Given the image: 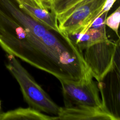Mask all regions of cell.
<instances>
[{"instance_id":"1","label":"cell","mask_w":120,"mask_h":120,"mask_svg":"<svg viewBox=\"0 0 120 120\" xmlns=\"http://www.w3.org/2000/svg\"><path fill=\"white\" fill-rule=\"evenodd\" d=\"M0 47L59 80L78 79L85 66L82 52L69 36L38 22L15 0H0Z\"/></svg>"},{"instance_id":"2","label":"cell","mask_w":120,"mask_h":120,"mask_svg":"<svg viewBox=\"0 0 120 120\" xmlns=\"http://www.w3.org/2000/svg\"><path fill=\"white\" fill-rule=\"evenodd\" d=\"M6 57L5 67L18 82L28 106L43 113L58 116L60 107L52 99L16 57L8 54Z\"/></svg>"},{"instance_id":"3","label":"cell","mask_w":120,"mask_h":120,"mask_svg":"<svg viewBox=\"0 0 120 120\" xmlns=\"http://www.w3.org/2000/svg\"><path fill=\"white\" fill-rule=\"evenodd\" d=\"M93 78V76L90 71L77 81L60 80L64 106L102 105L103 104L98 83Z\"/></svg>"},{"instance_id":"4","label":"cell","mask_w":120,"mask_h":120,"mask_svg":"<svg viewBox=\"0 0 120 120\" xmlns=\"http://www.w3.org/2000/svg\"><path fill=\"white\" fill-rule=\"evenodd\" d=\"M98 85L103 105L114 120H120V39L119 38L116 40L112 64Z\"/></svg>"},{"instance_id":"5","label":"cell","mask_w":120,"mask_h":120,"mask_svg":"<svg viewBox=\"0 0 120 120\" xmlns=\"http://www.w3.org/2000/svg\"><path fill=\"white\" fill-rule=\"evenodd\" d=\"M105 0H93L75 8L58 22L60 30L69 36L85 32L98 17Z\"/></svg>"},{"instance_id":"6","label":"cell","mask_w":120,"mask_h":120,"mask_svg":"<svg viewBox=\"0 0 120 120\" xmlns=\"http://www.w3.org/2000/svg\"><path fill=\"white\" fill-rule=\"evenodd\" d=\"M115 46L116 41L108 39L84 50L83 57L86 65L98 83L100 82L112 64Z\"/></svg>"},{"instance_id":"7","label":"cell","mask_w":120,"mask_h":120,"mask_svg":"<svg viewBox=\"0 0 120 120\" xmlns=\"http://www.w3.org/2000/svg\"><path fill=\"white\" fill-rule=\"evenodd\" d=\"M57 117V120H114L103 105L100 106L60 107Z\"/></svg>"},{"instance_id":"8","label":"cell","mask_w":120,"mask_h":120,"mask_svg":"<svg viewBox=\"0 0 120 120\" xmlns=\"http://www.w3.org/2000/svg\"><path fill=\"white\" fill-rule=\"evenodd\" d=\"M19 7L33 19L48 28L60 32L56 15L51 10L37 6L22 3Z\"/></svg>"},{"instance_id":"9","label":"cell","mask_w":120,"mask_h":120,"mask_svg":"<svg viewBox=\"0 0 120 120\" xmlns=\"http://www.w3.org/2000/svg\"><path fill=\"white\" fill-rule=\"evenodd\" d=\"M57 120V116H50L30 107H18L0 113V120Z\"/></svg>"},{"instance_id":"10","label":"cell","mask_w":120,"mask_h":120,"mask_svg":"<svg viewBox=\"0 0 120 120\" xmlns=\"http://www.w3.org/2000/svg\"><path fill=\"white\" fill-rule=\"evenodd\" d=\"M86 32L87 33V39L84 50L92 45L109 39L107 36L105 28L102 29L90 28Z\"/></svg>"},{"instance_id":"11","label":"cell","mask_w":120,"mask_h":120,"mask_svg":"<svg viewBox=\"0 0 120 120\" xmlns=\"http://www.w3.org/2000/svg\"><path fill=\"white\" fill-rule=\"evenodd\" d=\"M79 0H50V10L57 16L71 8Z\"/></svg>"},{"instance_id":"12","label":"cell","mask_w":120,"mask_h":120,"mask_svg":"<svg viewBox=\"0 0 120 120\" xmlns=\"http://www.w3.org/2000/svg\"><path fill=\"white\" fill-rule=\"evenodd\" d=\"M105 25L112 30L118 37V30L120 25V5L112 13L107 16Z\"/></svg>"},{"instance_id":"13","label":"cell","mask_w":120,"mask_h":120,"mask_svg":"<svg viewBox=\"0 0 120 120\" xmlns=\"http://www.w3.org/2000/svg\"><path fill=\"white\" fill-rule=\"evenodd\" d=\"M108 12H105L97 17L92 22L90 28L95 29H102L105 28V20Z\"/></svg>"},{"instance_id":"14","label":"cell","mask_w":120,"mask_h":120,"mask_svg":"<svg viewBox=\"0 0 120 120\" xmlns=\"http://www.w3.org/2000/svg\"><path fill=\"white\" fill-rule=\"evenodd\" d=\"M19 4L22 3H25L28 5H30L32 6H37V5L36 0H15Z\"/></svg>"},{"instance_id":"15","label":"cell","mask_w":120,"mask_h":120,"mask_svg":"<svg viewBox=\"0 0 120 120\" xmlns=\"http://www.w3.org/2000/svg\"><path fill=\"white\" fill-rule=\"evenodd\" d=\"M118 38L120 39V25L119 26V30H118Z\"/></svg>"},{"instance_id":"16","label":"cell","mask_w":120,"mask_h":120,"mask_svg":"<svg viewBox=\"0 0 120 120\" xmlns=\"http://www.w3.org/2000/svg\"><path fill=\"white\" fill-rule=\"evenodd\" d=\"M1 112V102L0 101V113Z\"/></svg>"}]
</instances>
